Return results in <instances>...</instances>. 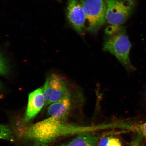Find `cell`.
<instances>
[{
  "label": "cell",
  "mask_w": 146,
  "mask_h": 146,
  "mask_svg": "<svg viewBox=\"0 0 146 146\" xmlns=\"http://www.w3.org/2000/svg\"><path fill=\"white\" fill-rule=\"evenodd\" d=\"M143 138L142 136L138 135L130 146H140Z\"/></svg>",
  "instance_id": "14"
},
{
  "label": "cell",
  "mask_w": 146,
  "mask_h": 146,
  "mask_svg": "<svg viewBox=\"0 0 146 146\" xmlns=\"http://www.w3.org/2000/svg\"><path fill=\"white\" fill-rule=\"evenodd\" d=\"M67 16L73 29L78 34H82L85 30V15L81 3L78 0H69Z\"/></svg>",
  "instance_id": "7"
},
{
  "label": "cell",
  "mask_w": 146,
  "mask_h": 146,
  "mask_svg": "<svg viewBox=\"0 0 146 146\" xmlns=\"http://www.w3.org/2000/svg\"><path fill=\"white\" fill-rule=\"evenodd\" d=\"M1 83H0V88H1Z\"/></svg>",
  "instance_id": "15"
},
{
  "label": "cell",
  "mask_w": 146,
  "mask_h": 146,
  "mask_svg": "<svg viewBox=\"0 0 146 146\" xmlns=\"http://www.w3.org/2000/svg\"><path fill=\"white\" fill-rule=\"evenodd\" d=\"M75 87L63 76L51 74L47 78L42 88L45 105H50L68 96Z\"/></svg>",
  "instance_id": "4"
},
{
  "label": "cell",
  "mask_w": 146,
  "mask_h": 146,
  "mask_svg": "<svg viewBox=\"0 0 146 146\" xmlns=\"http://www.w3.org/2000/svg\"><path fill=\"white\" fill-rule=\"evenodd\" d=\"M44 105L45 100L42 88H38L30 93L25 115V121L28 122L32 120L39 113Z\"/></svg>",
  "instance_id": "8"
},
{
  "label": "cell",
  "mask_w": 146,
  "mask_h": 146,
  "mask_svg": "<svg viewBox=\"0 0 146 146\" xmlns=\"http://www.w3.org/2000/svg\"><path fill=\"white\" fill-rule=\"evenodd\" d=\"M107 5L106 19L111 25L121 26L134 11L136 0H105Z\"/></svg>",
  "instance_id": "5"
},
{
  "label": "cell",
  "mask_w": 146,
  "mask_h": 146,
  "mask_svg": "<svg viewBox=\"0 0 146 146\" xmlns=\"http://www.w3.org/2000/svg\"><path fill=\"white\" fill-rule=\"evenodd\" d=\"M84 95L81 89L76 87L68 96L49 105L47 109L48 115L51 117L65 121L73 108L83 103Z\"/></svg>",
  "instance_id": "6"
},
{
  "label": "cell",
  "mask_w": 146,
  "mask_h": 146,
  "mask_svg": "<svg viewBox=\"0 0 146 146\" xmlns=\"http://www.w3.org/2000/svg\"><path fill=\"white\" fill-rule=\"evenodd\" d=\"M0 139L10 141H14L13 133L8 126L0 124Z\"/></svg>",
  "instance_id": "11"
},
{
  "label": "cell",
  "mask_w": 146,
  "mask_h": 146,
  "mask_svg": "<svg viewBox=\"0 0 146 146\" xmlns=\"http://www.w3.org/2000/svg\"><path fill=\"white\" fill-rule=\"evenodd\" d=\"M9 68L5 60L0 54V74L6 75L8 74Z\"/></svg>",
  "instance_id": "13"
},
{
  "label": "cell",
  "mask_w": 146,
  "mask_h": 146,
  "mask_svg": "<svg viewBox=\"0 0 146 146\" xmlns=\"http://www.w3.org/2000/svg\"><path fill=\"white\" fill-rule=\"evenodd\" d=\"M131 44L125 27H121L118 32L109 36L104 42L103 50L115 56L127 70L132 71L135 67L129 59Z\"/></svg>",
  "instance_id": "2"
},
{
  "label": "cell",
  "mask_w": 146,
  "mask_h": 146,
  "mask_svg": "<svg viewBox=\"0 0 146 146\" xmlns=\"http://www.w3.org/2000/svg\"><path fill=\"white\" fill-rule=\"evenodd\" d=\"M120 129L125 132L137 133L146 138V122L139 123L129 121H120Z\"/></svg>",
  "instance_id": "10"
},
{
  "label": "cell",
  "mask_w": 146,
  "mask_h": 146,
  "mask_svg": "<svg viewBox=\"0 0 146 146\" xmlns=\"http://www.w3.org/2000/svg\"><path fill=\"white\" fill-rule=\"evenodd\" d=\"M85 15V30L96 33L104 23L107 5L105 0H80Z\"/></svg>",
  "instance_id": "3"
},
{
  "label": "cell",
  "mask_w": 146,
  "mask_h": 146,
  "mask_svg": "<svg viewBox=\"0 0 146 146\" xmlns=\"http://www.w3.org/2000/svg\"><path fill=\"white\" fill-rule=\"evenodd\" d=\"M94 133H84L78 135L70 141L59 146H98L99 138Z\"/></svg>",
  "instance_id": "9"
},
{
  "label": "cell",
  "mask_w": 146,
  "mask_h": 146,
  "mask_svg": "<svg viewBox=\"0 0 146 146\" xmlns=\"http://www.w3.org/2000/svg\"><path fill=\"white\" fill-rule=\"evenodd\" d=\"M107 128L106 123L81 125L67 123L59 118L50 117L31 125L27 128L25 136L36 145H44L62 137L97 132L106 130Z\"/></svg>",
  "instance_id": "1"
},
{
  "label": "cell",
  "mask_w": 146,
  "mask_h": 146,
  "mask_svg": "<svg viewBox=\"0 0 146 146\" xmlns=\"http://www.w3.org/2000/svg\"><path fill=\"white\" fill-rule=\"evenodd\" d=\"M98 146H122V145L118 139L109 137L102 138Z\"/></svg>",
  "instance_id": "12"
}]
</instances>
